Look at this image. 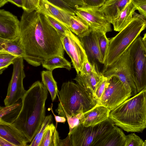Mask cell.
Returning a JSON list of instances; mask_svg holds the SVG:
<instances>
[{
	"label": "cell",
	"instance_id": "cell-1",
	"mask_svg": "<svg viewBox=\"0 0 146 146\" xmlns=\"http://www.w3.org/2000/svg\"><path fill=\"white\" fill-rule=\"evenodd\" d=\"M19 38L26 56L23 59L33 66H39L55 56L64 57L60 35L46 15L37 11H24L20 21Z\"/></svg>",
	"mask_w": 146,
	"mask_h": 146
},
{
	"label": "cell",
	"instance_id": "cell-2",
	"mask_svg": "<svg viewBox=\"0 0 146 146\" xmlns=\"http://www.w3.org/2000/svg\"><path fill=\"white\" fill-rule=\"evenodd\" d=\"M48 90L37 81L26 90L21 98L22 106L17 118L12 124L31 143L43 122Z\"/></svg>",
	"mask_w": 146,
	"mask_h": 146
},
{
	"label": "cell",
	"instance_id": "cell-3",
	"mask_svg": "<svg viewBox=\"0 0 146 146\" xmlns=\"http://www.w3.org/2000/svg\"><path fill=\"white\" fill-rule=\"evenodd\" d=\"M109 118L127 132H142L146 128V88L111 111Z\"/></svg>",
	"mask_w": 146,
	"mask_h": 146
},
{
	"label": "cell",
	"instance_id": "cell-4",
	"mask_svg": "<svg viewBox=\"0 0 146 146\" xmlns=\"http://www.w3.org/2000/svg\"><path fill=\"white\" fill-rule=\"evenodd\" d=\"M58 94L59 103L55 111L60 116L76 115L98 105L99 101L93 94L72 81L63 83Z\"/></svg>",
	"mask_w": 146,
	"mask_h": 146
},
{
	"label": "cell",
	"instance_id": "cell-5",
	"mask_svg": "<svg viewBox=\"0 0 146 146\" xmlns=\"http://www.w3.org/2000/svg\"><path fill=\"white\" fill-rule=\"evenodd\" d=\"M146 28L145 18L135 12L128 24L115 36L109 39V45L104 63V69L115 62Z\"/></svg>",
	"mask_w": 146,
	"mask_h": 146
},
{
	"label": "cell",
	"instance_id": "cell-6",
	"mask_svg": "<svg viewBox=\"0 0 146 146\" xmlns=\"http://www.w3.org/2000/svg\"><path fill=\"white\" fill-rule=\"evenodd\" d=\"M115 125L110 118L93 126L84 127L80 123L68 135L72 146H109Z\"/></svg>",
	"mask_w": 146,
	"mask_h": 146
},
{
	"label": "cell",
	"instance_id": "cell-7",
	"mask_svg": "<svg viewBox=\"0 0 146 146\" xmlns=\"http://www.w3.org/2000/svg\"><path fill=\"white\" fill-rule=\"evenodd\" d=\"M138 36L128 49L130 68L137 93L146 88V50Z\"/></svg>",
	"mask_w": 146,
	"mask_h": 146
},
{
	"label": "cell",
	"instance_id": "cell-8",
	"mask_svg": "<svg viewBox=\"0 0 146 146\" xmlns=\"http://www.w3.org/2000/svg\"><path fill=\"white\" fill-rule=\"evenodd\" d=\"M107 78L105 90L98 105L111 111L131 97V91L125 87L117 77L112 76Z\"/></svg>",
	"mask_w": 146,
	"mask_h": 146
},
{
	"label": "cell",
	"instance_id": "cell-9",
	"mask_svg": "<svg viewBox=\"0 0 146 146\" xmlns=\"http://www.w3.org/2000/svg\"><path fill=\"white\" fill-rule=\"evenodd\" d=\"M102 73L107 78L117 77L125 87L131 91L132 96L138 93L131 72L128 49L115 62L104 69Z\"/></svg>",
	"mask_w": 146,
	"mask_h": 146
},
{
	"label": "cell",
	"instance_id": "cell-10",
	"mask_svg": "<svg viewBox=\"0 0 146 146\" xmlns=\"http://www.w3.org/2000/svg\"><path fill=\"white\" fill-rule=\"evenodd\" d=\"M23 59L22 57L17 58L13 64L12 75L4 100L5 106L17 102L21 99L26 91L23 85V80L25 77Z\"/></svg>",
	"mask_w": 146,
	"mask_h": 146
},
{
	"label": "cell",
	"instance_id": "cell-11",
	"mask_svg": "<svg viewBox=\"0 0 146 146\" xmlns=\"http://www.w3.org/2000/svg\"><path fill=\"white\" fill-rule=\"evenodd\" d=\"M60 36L64 50L70 58L77 74H79L84 62L88 59L83 45L78 37L70 30Z\"/></svg>",
	"mask_w": 146,
	"mask_h": 146
},
{
	"label": "cell",
	"instance_id": "cell-12",
	"mask_svg": "<svg viewBox=\"0 0 146 146\" xmlns=\"http://www.w3.org/2000/svg\"><path fill=\"white\" fill-rule=\"evenodd\" d=\"M99 8L83 5L74 9V12L92 30H100L106 33L111 31V24L100 12Z\"/></svg>",
	"mask_w": 146,
	"mask_h": 146
},
{
	"label": "cell",
	"instance_id": "cell-13",
	"mask_svg": "<svg viewBox=\"0 0 146 146\" xmlns=\"http://www.w3.org/2000/svg\"><path fill=\"white\" fill-rule=\"evenodd\" d=\"M20 23L17 16L4 9L0 10V38L9 40L19 37Z\"/></svg>",
	"mask_w": 146,
	"mask_h": 146
},
{
	"label": "cell",
	"instance_id": "cell-14",
	"mask_svg": "<svg viewBox=\"0 0 146 146\" xmlns=\"http://www.w3.org/2000/svg\"><path fill=\"white\" fill-rule=\"evenodd\" d=\"M110 111L104 106L98 105L90 110L77 115L80 123L83 126H93L109 119Z\"/></svg>",
	"mask_w": 146,
	"mask_h": 146
},
{
	"label": "cell",
	"instance_id": "cell-15",
	"mask_svg": "<svg viewBox=\"0 0 146 146\" xmlns=\"http://www.w3.org/2000/svg\"><path fill=\"white\" fill-rule=\"evenodd\" d=\"M38 12L53 17L68 28L71 15H75L57 7L46 0H39L37 9Z\"/></svg>",
	"mask_w": 146,
	"mask_h": 146
},
{
	"label": "cell",
	"instance_id": "cell-16",
	"mask_svg": "<svg viewBox=\"0 0 146 146\" xmlns=\"http://www.w3.org/2000/svg\"><path fill=\"white\" fill-rule=\"evenodd\" d=\"M82 43L89 60L92 64L97 61L103 64L104 61L100 50L95 30H92L90 34L82 37H79Z\"/></svg>",
	"mask_w": 146,
	"mask_h": 146
},
{
	"label": "cell",
	"instance_id": "cell-17",
	"mask_svg": "<svg viewBox=\"0 0 146 146\" xmlns=\"http://www.w3.org/2000/svg\"><path fill=\"white\" fill-rule=\"evenodd\" d=\"M0 137L15 146H25L29 142L26 137L12 124L0 122Z\"/></svg>",
	"mask_w": 146,
	"mask_h": 146
},
{
	"label": "cell",
	"instance_id": "cell-18",
	"mask_svg": "<svg viewBox=\"0 0 146 146\" xmlns=\"http://www.w3.org/2000/svg\"><path fill=\"white\" fill-rule=\"evenodd\" d=\"M131 0H106L99 8L100 12L111 24L113 23Z\"/></svg>",
	"mask_w": 146,
	"mask_h": 146
},
{
	"label": "cell",
	"instance_id": "cell-19",
	"mask_svg": "<svg viewBox=\"0 0 146 146\" xmlns=\"http://www.w3.org/2000/svg\"><path fill=\"white\" fill-rule=\"evenodd\" d=\"M103 76L102 73L99 72L96 67L89 74L81 75L80 74H77L74 80L86 90L95 96L96 90Z\"/></svg>",
	"mask_w": 146,
	"mask_h": 146
},
{
	"label": "cell",
	"instance_id": "cell-20",
	"mask_svg": "<svg viewBox=\"0 0 146 146\" xmlns=\"http://www.w3.org/2000/svg\"><path fill=\"white\" fill-rule=\"evenodd\" d=\"M9 54L17 57L25 58V52L19 37L11 40L0 38V54Z\"/></svg>",
	"mask_w": 146,
	"mask_h": 146
},
{
	"label": "cell",
	"instance_id": "cell-21",
	"mask_svg": "<svg viewBox=\"0 0 146 146\" xmlns=\"http://www.w3.org/2000/svg\"><path fill=\"white\" fill-rule=\"evenodd\" d=\"M136 10L135 5L131 0L113 22L114 30L119 32L126 26L132 19Z\"/></svg>",
	"mask_w": 146,
	"mask_h": 146
},
{
	"label": "cell",
	"instance_id": "cell-22",
	"mask_svg": "<svg viewBox=\"0 0 146 146\" xmlns=\"http://www.w3.org/2000/svg\"><path fill=\"white\" fill-rule=\"evenodd\" d=\"M22 102L19 100L10 106L0 108V122L13 124L17 118L21 110Z\"/></svg>",
	"mask_w": 146,
	"mask_h": 146
},
{
	"label": "cell",
	"instance_id": "cell-23",
	"mask_svg": "<svg viewBox=\"0 0 146 146\" xmlns=\"http://www.w3.org/2000/svg\"><path fill=\"white\" fill-rule=\"evenodd\" d=\"M68 28L79 37L88 35L92 31L87 23L76 15L70 16Z\"/></svg>",
	"mask_w": 146,
	"mask_h": 146
},
{
	"label": "cell",
	"instance_id": "cell-24",
	"mask_svg": "<svg viewBox=\"0 0 146 146\" xmlns=\"http://www.w3.org/2000/svg\"><path fill=\"white\" fill-rule=\"evenodd\" d=\"M56 128L52 123L47 126L39 146H58L60 138Z\"/></svg>",
	"mask_w": 146,
	"mask_h": 146
},
{
	"label": "cell",
	"instance_id": "cell-25",
	"mask_svg": "<svg viewBox=\"0 0 146 146\" xmlns=\"http://www.w3.org/2000/svg\"><path fill=\"white\" fill-rule=\"evenodd\" d=\"M42 82L49 92L52 102L58 95L57 83L54 79L52 71L43 70L41 72Z\"/></svg>",
	"mask_w": 146,
	"mask_h": 146
},
{
	"label": "cell",
	"instance_id": "cell-26",
	"mask_svg": "<svg viewBox=\"0 0 146 146\" xmlns=\"http://www.w3.org/2000/svg\"><path fill=\"white\" fill-rule=\"evenodd\" d=\"M42 65L43 68L51 71L58 68H64L69 70L71 68L70 63L64 57L60 56H55L44 60Z\"/></svg>",
	"mask_w": 146,
	"mask_h": 146
},
{
	"label": "cell",
	"instance_id": "cell-27",
	"mask_svg": "<svg viewBox=\"0 0 146 146\" xmlns=\"http://www.w3.org/2000/svg\"><path fill=\"white\" fill-rule=\"evenodd\" d=\"M52 117L51 115L46 116L41 126L29 146H39L46 128L49 124L52 123Z\"/></svg>",
	"mask_w": 146,
	"mask_h": 146
},
{
	"label": "cell",
	"instance_id": "cell-28",
	"mask_svg": "<svg viewBox=\"0 0 146 146\" xmlns=\"http://www.w3.org/2000/svg\"><path fill=\"white\" fill-rule=\"evenodd\" d=\"M95 31L100 52L104 62L109 45V40L107 38L105 32L100 30Z\"/></svg>",
	"mask_w": 146,
	"mask_h": 146
},
{
	"label": "cell",
	"instance_id": "cell-29",
	"mask_svg": "<svg viewBox=\"0 0 146 146\" xmlns=\"http://www.w3.org/2000/svg\"><path fill=\"white\" fill-rule=\"evenodd\" d=\"M17 58L19 57L9 54H0V74H1L9 66L13 64Z\"/></svg>",
	"mask_w": 146,
	"mask_h": 146
},
{
	"label": "cell",
	"instance_id": "cell-30",
	"mask_svg": "<svg viewBox=\"0 0 146 146\" xmlns=\"http://www.w3.org/2000/svg\"><path fill=\"white\" fill-rule=\"evenodd\" d=\"M46 16L50 23L60 35L66 34L70 30L66 26L53 17Z\"/></svg>",
	"mask_w": 146,
	"mask_h": 146
},
{
	"label": "cell",
	"instance_id": "cell-31",
	"mask_svg": "<svg viewBox=\"0 0 146 146\" xmlns=\"http://www.w3.org/2000/svg\"><path fill=\"white\" fill-rule=\"evenodd\" d=\"M144 141L134 133L126 135L124 146H143Z\"/></svg>",
	"mask_w": 146,
	"mask_h": 146
},
{
	"label": "cell",
	"instance_id": "cell-32",
	"mask_svg": "<svg viewBox=\"0 0 146 146\" xmlns=\"http://www.w3.org/2000/svg\"><path fill=\"white\" fill-rule=\"evenodd\" d=\"M39 0H22V8L27 12H30L37 9Z\"/></svg>",
	"mask_w": 146,
	"mask_h": 146
},
{
	"label": "cell",
	"instance_id": "cell-33",
	"mask_svg": "<svg viewBox=\"0 0 146 146\" xmlns=\"http://www.w3.org/2000/svg\"><path fill=\"white\" fill-rule=\"evenodd\" d=\"M51 4L75 14L74 9L70 7L62 0H46Z\"/></svg>",
	"mask_w": 146,
	"mask_h": 146
},
{
	"label": "cell",
	"instance_id": "cell-34",
	"mask_svg": "<svg viewBox=\"0 0 146 146\" xmlns=\"http://www.w3.org/2000/svg\"><path fill=\"white\" fill-rule=\"evenodd\" d=\"M96 67V64H92L88 59L84 62L79 74L81 75L89 74L92 72Z\"/></svg>",
	"mask_w": 146,
	"mask_h": 146
},
{
	"label": "cell",
	"instance_id": "cell-35",
	"mask_svg": "<svg viewBox=\"0 0 146 146\" xmlns=\"http://www.w3.org/2000/svg\"><path fill=\"white\" fill-rule=\"evenodd\" d=\"M65 117L67 119L69 126V135L71 133L74 127L80 123V119L77 115L71 116L65 114Z\"/></svg>",
	"mask_w": 146,
	"mask_h": 146
},
{
	"label": "cell",
	"instance_id": "cell-36",
	"mask_svg": "<svg viewBox=\"0 0 146 146\" xmlns=\"http://www.w3.org/2000/svg\"><path fill=\"white\" fill-rule=\"evenodd\" d=\"M108 78L103 76V78L97 87L95 95L99 102L100 99L105 90Z\"/></svg>",
	"mask_w": 146,
	"mask_h": 146
},
{
	"label": "cell",
	"instance_id": "cell-37",
	"mask_svg": "<svg viewBox=\"0 0 146 146\" xmlns=\"http://www.w3.org/2000/svg\"><path fill=\"white\" fill-rule=\"evenodd\" d=\"M84 5L88 7L100 8L105 3L106 0H82Z\"/></svg>",
	"mask_w": 146,
	"mask_h": 146
},
{
	"label": "cell",
	"instance_id": "cell-38",
	"mask_svg": "<svg viewBox=\"0 0 146 146\" xmlns=\"http://www.w3.org/2000/svg\"><path fill=\"white\" fill-rule=\"evenodd\" d=\"M74 9L84 5L82 0H62Z\"/></svg>",
	"mask_w": 146,
	"mask_h": 146
},
{
	"label": "cell",
	"instance_id": "cell-39",
	"mask_svg": "<svg viewBox=\"0 0 146 146\" xmlns=\"http://www.w3.org/2000/svg\"><path fill=\"white\" fill-rule=\"evenodd\" d=\"M72 146L71 136L68 135L67 137L64 139H60L58 146Z\"/></svg>",
	"mask_w": 146,
	"mask_h": 146
},
{
	"label": "cell",
	"instance_id": "cell-40",
	"mask_svg": "<svg viewBox=\"0 0 146 146\" xmlns=\"http://www.w3.org/2000/svg\"><path fill=\"white\" fill-rule=\"evenodd\" d=\"M53 104H51L50 106V110L52 114H53L56 122V128L57 123H64L66 121V118L64 116H61L59 115H55L52 109Z\"/></svg>",
	"mask_w": 146,
	"mask_h": 146
},
{
	"label": "cell",
	"instance_id": "cell-41",
	"mask_svg": "<svg viewBox=\"0 0 146 146\" xmlns=\"http://www.w3.org/2000/svg\"><path fill=\"white\" fill-rule=\"evenodd\" d=\"M136 9L138 11L141 15L146 19V4L135 5Z\"/></svg>",
	"mask_w": 146,
	"mask_h": 146
},
{
	"label": "cell",
	"instance_id": "cell-42",
	"mask_svg": "<svg viewBox=\"0 0 146 146\" xmlns=\"http://www.w3.org/2000/svg\"><path fill=\"white\" fill-rule=\"evenodd\" d=\"M0 146H15L9 141L0 137Z\"/></svg>",
	"mask_w": 146,
	"mask_h": 146
},
{
	"label": "cell",
	"instance_id": "cell-43",
	"mask_svg": "<svg viewBox=\"0 0 146 146\" xmlns=\"http://www.w3.org/2000/svg\"><path fill=\"white\" fill-rule=\"evenodd\" d=\"M9 2L19 7H22V0H9Z\"/></svg>",
	"mask_w": 146,
	"mask_h": 146
},
{
	"label": "cell",
	"instance_id": "cell-44",
	"mask_svg": "<svg viewBox=\"0 0 146 146\" xmlns=\"http://www.w3.org/2000/svg\"><path fill=\"white\" fill-rule=\"evenodd\" d=\"M131 1L135 5L146 4V0H131Z\"/></svg>",
	"mask_w": 146,
	"mask_h": 146
},
{
	"label": "cell",
	"instance_id": "cell-45",
	"mask_svg": "<svg viewBox=\"0 0 146 146\" xmlns=\"http://www.w3.org/2000/svg\"><path fill=\"white\" fill-rule=\"evenodd\" d=\"M142 43L146 50V33L144 34V36L142 38Z\"/></svg>",
	"mask_w": 146,
	"mask_h": 146
},
{
	"label": "cell",
	"instance_id": "cell-46",
	"mask_svg": "<svg viewBox=\"0 0 146 146\" xmlns=\"http://www.w3.org/2000/svg\"><path fill=\"white\" fill-rule=\"evenodd\" d=\"M9 2V0H0V7L4 6Z\"/></svg>",
	"mask_w": 146,
	"mask_h": 146
},
{
	"label": "cell",
	"instance_id": "cell-47",
	"mask_svg": "<svg viewBox=\"0 0 146 146\" xmlns=\"http://www.w3.org/2000/svg\"><path fill=\"white\" fill-rule=\"evenodd\" d=\"M143 146H146V140L144 141Z\"/></svg>",
	"mask_w": 146,
	"mask_h": 146
}]
</instances>
